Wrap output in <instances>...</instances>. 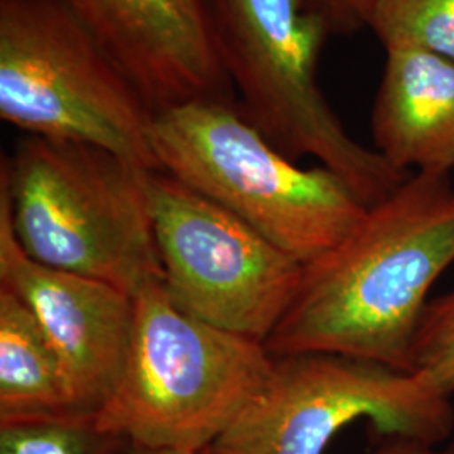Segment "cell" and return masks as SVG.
Instances as JSON below:
<instances>
[{
	"mask_svg": "<svg viewBox=\"0 0 454 454\" xmlns=\"http://www.w3.org/2000/svg\"><path fill=\"white\" fill-rule=\"evenodd\" d=\"M153 114L224 99L209 0H61Z\"/></svg>",
	"mask_w": 454,
	"mask_h": 454,
	"instance_id": "cell-10",
	"label": "cell"
},
{
	"mask_svg": "<svg viewBox=\"0 0 454 454\" xmlns=\"http://www.w3.org/2000/svg\"><path fill=\"white\" fill-rule=\"evenodd\" d=\"M146 194L170 298L202 322L266 343L292 305L303 264L162 170L148 172Z\"/></svg>",
	"mask_w": 454,
	"mask_h": 454,
	"instance_id": "cell-8",
	"label": "cell"
},
{
	"mask_svg": "<svg viewBox=\"0 0 454 454\" xmlns=\"http://www.w3.org/2000/svg\"><path fill=\"white\" fill-rule=\"evenodd\" d=\"M152 145L162 172L232 212L301 264L343 241L369 209L333 170L303 168L278 152L226 99L153 114Z\"/></svg>",
	"mask_w": 454,
	"mask_h": 454,
	"instance_id": "cell-4",
	"label": "cell"
},
{
	"mask_svg": "<svg viewBox=\"0 0 454 454\" xmlns=\"http://www.w3.org/2000/svg\"><path fill=\"white\" fill-rule=\"evenodd\" d=\"M125 439L101 431L95 419L22 422L0 427V454H120Z\"/></svg>",
	"mask_w": 454,
	"mask_h": 454,
	"instance_id": "cell-14",
	"label": "cell"
},
{
	"mask_svg": "<svg viewBox=\"0 0 454 454\" xmlns=\"http://www.w3.org/2000/svg\"><path fill=\"white\" fill-rule=\"evenodd\" d=\"M82 419L74 414L61 365L31 309L0 286V427Z\"/></svg>",
	"mask_w": 454,
	"mask_h": 454,
	"instance_id": "cell-12",
	"label": "cell"
},
{
	"mask_svg": "<svg viewBox=\"0 0 454 454\" xmlns=\"http://www.w3.org/2000/svg\"><path fill=\"white\" fill-rule=\"evenodd\" d=\"M367 454H454V444L444 450H438L433 444H426L416 439L390 436L379 448Z\"/></svg>",
	"mask_w": 454,
	"mask_h": 454,
	"instance_id": "cell-17",
	"label": "cell"
},
{
	"mask_svg": "<svg viewBox=\"0 0 454 454\" xmlns=\"http://www.w3.org/2000/svg\"><path fill=\"white\" fill-rule=\"evenodd\" d=\"M146 176L103 148L26 135L2 159L0 192L31 260L133 296L163 279Z\"/></svg>",
	"mask_w": 454,
	"mask_h": 454,
	"instance_id": "cell-3",
	"label": "cell"
},
{
	"mask_svg": "<svg viewBox=\"0 0 454 454\" xmlns=\"http://www.w3.org/2000/svg\"><path fill=\"white\" fill-rule=\"evenodd\" d=\"M367 26L386 51L421 49L454 61V0H375Z\"/></svg>",
	"mask_w": 454,
	"mask_h": 454,
	"instance_id": "cell-13",
	"label": "cell"
},
{
	"mask_svg": "<svg viewBox=\"0 0 454 454\" xmlns=\"http://www.w3.org/2000/svg\"><path fill=\"white\" fill-rule=\"evenodd\" d=\"M451 264V174L411 172L343 241L303 264L292 305L264 345L273 357L325 352L412 372L429 292Z\"/></svg>",
	"mask_w": 454,
	"mask_h": 454,
	"instance_id": "cell-1",
	"label": "cell"
},
{
	"mask_svg": "<svg viewBox=\"0 0 454 454\" xmlns=\"http://www.w3.org/2000/svg\"><path fill=\"white\" fill-rule=\"evenodd\" d=\"M332 33H352L367 26L375 0H309Z\"/></svg>",
	"mask_w": 454,
	"mask_h": 454,
	"instance_id": "cell-16",
	"label": "cell"
},
{
	"mask_svg": "<svg viewBox=\"0 0 454 454\" xmlns=\"http://www.w3.org/2000/svg\"><path fill=\"white\" fill-rule=\"evenodd\" d=\"M273 367L262 341L199 320L150 281L133 294L129 356L95 422L131 446L209 450Z\"/></svg>",
	"mask_w": 454,
	"mask_h": 454,
	"instance_id": "cell-2",
	"label": "cell"
},
{
	"mask_svg": "<svg viewBox=\"0 0 454 454\" xmlns=\"http://www.w3.org/2000/svg\"><path fill=\"white\" fill-rule=\"evenodd\" d=\"M373 148L404 172L454 170V61L421 49L386 51L373 101Z\"/></svg>",
	"mask_w": 454,
	"mask_h": 454,
	"instance_id": "cell-11",
	"label": "cell"
},
{
	"mask_svg": "<svg viewBox=\"0 0 454 454\" xmlns=\"http://www.w3.org/2000/svg\"><path fill=\"white\" fill-rule=\"evenodd\" d=\"M360 419L386 438L438 446L454 431V407L421 373L325 352L275 357L264 387L211 451L324 454L343 427Z\"/></svg>",
	"mask_w": 454,
	"mask_h": 454,
	"instance_id": "cell-7",
	"label": "cell"
},
{
	"mask_svg": "<svg viewBox=\"0 0 454 454\" xmlns=\"http://www.w3.org/2000/svg\"><path fill=\"white\" fill-rule=\"evenodd\" d=\"M0 286L34 313L54 348L74 414L95 419L129 356L133 296L88 276L31 260L17 241L0 192Z\"/></svg>",
	"mask_w": 454,
	"mask_h": 454,
	"instance_id": "cell-9",
	"label": "cell"
},
{
	"mask_svg": "<svg viewBox=\"0 0 454 454\" xmlns=\"http://www.w3.org/2000/svg\"><path fill=\"white\" fill-rule=\"evenodd\" d=\"M227 80L244 118L298 162L313 157L347 180L367 207L401 185L411 172L345 130L318 84L325 17L309 0H209Z\"/></svg>",
	"mask_w": 454,
	"mask_h": 454,
	"instance_id": "cell-5",
	"label": "cell"
},
{
	"mask_svg": "<svg viewBox=\"0 0 454 454\" xmlns=\"http://www.w3.org/2000/svg\"><path fill=\"white\" fill-rule=\"evenodd\" d=\"M127 454H212L209 450L202 451H182V450H170V448H146V446H129Z\"/></svg>",
	"mask_w": 454,
	"mask_h": 454,
	"instance_id": "cell-18",
	"label": "cell"
},
{
	"mask_svg": "<svg viewBox=\"0 0 454 454\" xmlns=\"http://www.w3.org/2000/svg\"><path fill=\"white\" fill-rule=\"evenodd\" d=\"M411 371L453 397L454 292L431 300L426 307L412 345Z\"/></svg>",
	"mask_w": 454,
	"mask_h": 454,
	"instance_id": "cell-15",
	"label": "cell"
},
{
	"mask_svg": "<svg viewBox=\"0 0 454 454\" xmlns=\"http://www.w3.org/2000/svg\"><path fill=\"white\" fill-rule=\"evenodd\" d=\"M153 112L61 0H0V118L160 170Z\"/></svg>",
	"mask_w": 454,
	"mask_h": 454,
	"instance_id": "cell-6",
	"label": "cell"
}]
</instances>
